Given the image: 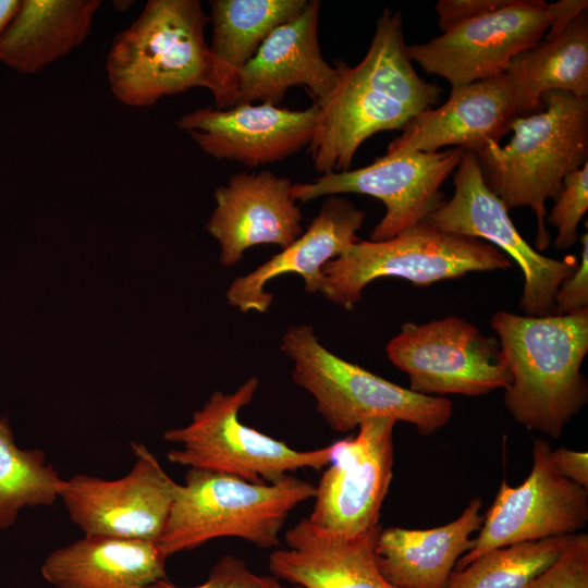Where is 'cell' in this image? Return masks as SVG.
Listing matches in <instances>:
<instances>
[{"label": "cell", "instance_id": "4316f807", "mask_svg": "<svg viewBox=\"0 0 588 588\" xmlns=\"http://www.w3.org/2000/svg\"><path fill=\"white\" fill-rule=\"evenodd\" d=\"M63 482L42 451L16 445L8 418L0 416V530L26 506L51 505Z\"/></svg>", "mask_w": 588, "mask_h": 588}, {"label": "cell", "instance_id": "3957f363", "mask_svg": "<svg viewBox=\"0 0 588 588\" xmlns=\"http://www.w3.org/2000/svg\"><path fill=\"white\" fill-rule=\"evenodd\" d=\"M541 101L540 110L512 123L507 145L491 143L476 154L486 185L505 208L535 212L539 250L550 244L547 199H554L564 177L588 162V98L552 90Z\"/></svg>", "mask_w": 588, "mask_h": 588}, {"label": "cell", "instance_id": "d6986e66", "mask_svg": "<svg viewBox=\"0 0 588 588\" xmlns=\"http://www.w3.org/2000/svg\"><path fill=\"white\" fill-rule=\"evenodd\" d=\"M321 2L307 0L305 8L275 27L240 73L234 105L278 106L289 88L304 86L321 103L340 77L338 66L323 59L318 40Z\"/></svg>", "mask_w": 588, "mask_h": 588}, {"label": "cell", "instance_id": "484cf974", "mask_svg": "<svg viewBox=\"0 0 588 588\" xmlns=\"http://www.w3.org/2000/svg\"><path fill=\"white\" fill-rule=\"evenodd\" d=\"M525 115L542 108L552 90L588 98V13H580L559 36L543 39L513 58L506 71Z\"/></svg>", "mask_w": 588, "mask_h": 588}, {"label": "cell", "instance_id": "7a4b0ae2", "mask_svg": "<svg viewBox=\"0 0 588 588\" xmlns=\"http://www.w3.org/2000/svg\"><path fill=\"white\" fill-rule=\"evenodd\" d=\"M491 326L511 375L504 404L529 430L561 437L588 401L580 368L588 352V308L543 317L497 311Z\"/></svg>", "mask_w": 588, "mask_h": 588}, {"label": "cell", "instance_id": "ba28073f", "mask_svg": "<svg viewBox=\"0 0 588 588\" xmlns=\"http://www.w3.org/2000/svg\"><path fill=\"white\" fill-rule=\"evenodd\" d=\"M258 385L259 380L253 377L233 393L215 391L188 425L167 430L163 439L182 445L169 451L168 460L254 483L274 482L298 469L320 470L329 465L333 443L298 451L240 421L241 408L253 400Z\"/></svg>", "mask_w": 588, "mask_h": 588}, {"label": "cell", "instance_id": "6da1fadb", "mask_svg": "<svg viewBox=\"0 0 588 588\" xmlns=\"http://www.w3.org/2000/svg\"><path fill=\"white\" fill-rule=\"evenodd\" d=\"M406 48L401 13L385 9L364 59L353 68L336 65L338 84L316 105L318 120L307 146L320 175L350 170L367 138L401 131L438 102L441 88L417 74Z\"/></svg>", "mask_w": 588, "mask_h": 588}, {"label": "cell", "instance_id": "1f68e13d", "mask_svg": "<svg viewBox=\"0 0 588 588\" xmlns=\"http://www.w3.org/2000/svg\"><path fill=\"white\" fill-rule=\"evenodd\" d=\"M580 262L554 295V315H567L588 308V233L580 236Z\"/></svg>", "mask_w": 588, "mask_h": 588}, {"label": "cell", "instance_id": "cb8c5ba5", "mask_svg": "<svg viewBox=\"0 0 588 588\" xmlns=\"http://www.w3.org/2000/svg\"><path fill=\"white\" fill-rule=\"evenodd\" d=\"M208 89L216 108L233 107L240 73L279 25L296 16L307 0H211Z\"/></svg>", "mask_w": 588, "mask_h": 588}, {"label": "cell", "instance_id": "5bb4252c", "mask_svg": "<svg viewBox=\"0 0 588 588\" xmlns=\"http://www.w3.org/2000/svg\"><path fill=\"white\" fill-rule=\"evenodd\" d=\"M396 421L363 422L355 437L333 442V455L316 486L308 520L315 526L355 537L379 525L393 477V430Z\"/></svg>", "mask_w": 588, "mask_h": 588}, {"label": "cell", "instance_id": "f546056e", "mask_svg": "<svg viewBox=\"0 0 588 588\" xmlns=\"http://www.w3.org/2000/svg\"><path fill=\"white\" fill-rule=\"evenodd\" d=\"M520 588H588V535H574L559 559Z\"/></svg>", "mask_w": 588, "mask_h": 588}, {"label": "cell", "instance_id": "83f0119b", "mask_svg": "<svg viewBox=\"0 0 588 588\" xmlns=\"http://www.w3.org/2000/svg\"><path fill=\"white\" fill-rule=\"evenodd\" d=\"M573 536L492 549L454 569L444 588H520L555 562Z\"/></svg>", "mask_w": 588, "mask_h": 588}, {"label": "cell", "instance_id": "ac0fdd59", "mask_svg": "<svg viewBox=\"0 0 588 588\" xmlns=\"http://www.w3.org/2000/svg\"><path fill=\"white\" fill-rule=\"evenodd\" d=\"M292 185L287 177L270 171L241 172L215 191L216 208L206 229L220 245L223 267L237 264L253 246L285 248L303 233Z\"/></svg>", "mask_w": 588, "mask_h": 588}, {"label": "cell", "instance_id": "44dd1931", "mask_svg": "<svg viewBox=\"0 0 588 588\" xmlns=\"http://www.w3.org/2000/svg\"><path fill=\"white\" fill-rule=\"evenodd\" d=\"M375 528L355 537L321 529L301 519L284 535L286 548L268 558L270 573L304 588H400L381 574L375 555Z\"/></svg>", "mask_w": 588, "mask_h": 588}, {"label": "cell", "instance_id": "9c48e42d", "mask_svg": "<svg viewBox=\"0 0 588 588\" xmlns=\"http://www.w3.org/2000/svg\"><path fill=\"white\" fill-rule=\"evenodd\" d=\"M454 187L453 196L424 222L442 232L486 240L501 249L523 272L519 308L525 316L554 315V295L560 284L576 270V259L543 256L523 238L509 210L486 185L474 151L463 150L454 171Z\"/></svg>", "mask_w": 588, "mask_h": 588}, {"label": "cell", "instance_id": "8992f818", "mask_svg": "<svg viewBox=\"0 0 588 588\" xmlns=\"http://www.w3.org/2000/svg\"><path fill=\"white\" fill-rule=\"evenodd\" d=\"M282 351L294 363V382L314 396L316 411L338 432L353 431L370 419L391 418L430 436L452 417L449 399L416 393L344 360L318 341L311 326L290 327Z\"/></svg>", "mask_w": 588, "mask_h": 588}, {"label": "cell", "instance_id": "2e32d148", "mask_svg": "<svg viewBox=\"0 0 588 588\" xmlns=\"http://www.w3.org/2000/svg\"><path fill=\"white\" fill-rule=\"evenodd\" d=\"M318 112L314 103L304 110L243 103L229 109L200 108L176 124L205 154L254 168L281 161L308 146Z\"/></svg>", "mask_w": 588, "mask_h": 588}, {"label": "cell", "instance_id": "5b68a950", "mask_svg": "<svg viewBox=\"0 0 588 588\" xmlns=\"http://www.w3.org/2000/svg\"><path fill=\"white\" fill-rule=\"evenodd\" d=\"M316 486L289 474L254 483L223 473L188 468L177 485L158 544L170 555L222 537L244 539L259 549L280 547L292 510L314 499Z\"/></svg>", "mask_w": 588, "mask_h": 588}, {"label": "cell", "instance_id": "9a60e30c", "mask_svg": "<svg viewBox=\"0 0 588 588\" xmlns=\"http://www.w3.org/2000/svg\"><path fill=\"white\" fill-rule=\"evenodd\" d=\"M546 4L542 0H512L427 42L407 46V54L427 73L445 78L452 88L498 76L514 57L542 40L549 28Z\"/></svg>", "mask_w": 588, "mask_h": 588}, {"label": "cell", "instance_id": "8fae6325", "mask_svg": "<svg viewBox=\"0 0 588 588\" xmlns=\"http://www.w3.org/2000/svg\"><path fill=\"white\" fill-rule=\"evenodd\" d=\"M461 148L441 151L389 152L356 170L331 172L310 183L292 185L295 200L348 193L375 197L385 206V215L373 228L370 241L392 238L425 219L444 203L440 187L455 171Z\"/></svg>", "mask_w": 588, "mask_h": 588}, {"label": "cell", "instance_id": "d4e9b609", "mask_svg": "<svg viewBox=\"0 0 588 588\" xmlns=\"http://www.w3.org/2000/svg\"><path fill=\"white\" fill-rule=\"evenodd\" d=\"M99 0H22L0 45V63L35 74L79 47L91 30Z\"/></svg>", "mask_w": 588, "mask_h": 588}, {"label": "cell", "instance_id": "836d02e7", "mask_svg": "<svg viewBox=\"0 0 588 588\" xmlns=\"http://www.w3.org/2000/svg\"><path fill=\"white\" fill-rule=\"evenodd\" d=\"M552 463L564 478L588 489V453L567 448L551 451Z\"/></svg>", "mask_w": 588, "mask_h": 588}, {"label": "cell", "instance_id": "ffe728a7", "mask_svg": "<svg viewBox=\"0 0 588 588\" xmlns=\"http://www.w3.org/2000/svg\"><path fill=\"white\" fill-rule=\"evenodd\" d=\"M366 213L340 195L328 196L306 231L252 272L234 279L226 291L230 305L242 313H267L272 294L264 286L274 278L294 273L304 279L305 292L322 286V267L358 242Z\"/></svg>", "mask_w": 588, "mask_h": 588}, {"label": "cell", "instance_id": "277c9868", "mask_svg": "<svg viewBox=\"0 0 588 588\" xmlns=\"http://www.w3.org/2000/svg\"><path fill=\"white\" fill-rule=\"evenodd\" d=\"M209 22L198 0H149L112 40L106 70L113 96L123 105L150 107L194 87L208 89Z\"/></svg>", "mask_w": 588, "mask_h": 588}, {"label": "cell", "instance_id": "603a6c76", "mask_svg": "<svg viewBox=\"0 0 588 588\" xmlns=\"http://www.w3.org/2000/svg\"><path fill=\"white\" fill-rule=\"evenodd\" d=\"M157 541L84 535L51 552L41 565L57 588H146L167 579Z\"/></svg>", "mask_w": 588, "mask_h": 588}, {"label": "cell", "instance_id": "e0dca14e", "mask_svg": "<svg viewBox=\"0 0 588 588\" xmlns=\"http://www.w3.org/2000/svg\"><path fill=\"white\" fill-rule=\"evenodd\" d=\"M525 112L506 73L451 88L438 108L411 120L388 146L389 152H433L448 146L477 154L499 143Z\"/></svg>", "mask_w": 588, "mask_h": 588}, {"label": "cell", "instance_id": "d590c367", "mask_svg": "<svg viewBox=\"0 0 588 588\" xmlns=\"http://www.w3.org/2000/svg\"><path fill=\"white\" fill-rule=\"evenodd\" d=\"M22 0H0V45L11 21L17 13Z\"/></svg>", "mask_w": 588, "mask_h": 588}, {"label": "cell", "instance_id": "52a82bcc", "mask_svg": "<svg viewBox=\"0 0 588 588\" xmlns=\"http://www.w3.org/2000/svg\"><path fill=\"white\" fill-rule=\"evenodd\" d=\"M511 265L506 255L482 240L442 232L421 222L385 241L359 240L351 245L322 267L320 293L351 310L363 290L379 278H402L427 286Z\"/></svg>", "mask_w": 588, "mask_h": 588}, {"label": "cell", "instance_id": "d6a6232c", "mask_svg": "<svg viewBox=\"0 0 588 588\" xmlns=\"http://www.w3.org/2000/svg\"><path fill=\"white\" fill-rule=\"evenodd\" d=\"M512 0H439L436 4L438 25L446 32L464 22L494 12Z\"/></svg>", "mask_w": 588, "mask_h": 588}, {"label": "cell", "instance_id": "7402d4cb", "mask_svg": "<svg viewBox=\"0 0 588 588\" xmlns=\"http://www.w3.org/2000/svg\"><path fill=\"white\" fill-rule=\"evenodd\" d=\"M482 500L473 498L457 518L429 529L381 528L375 546L384 578L400 588H444L456 563L473 547L483 520Z\"/></svg>", "mask_w": 588, "mask_h": 588}, {"label": "cell", "instance_id": "f1b7e54d", "mask_svg": "<svg viewBox=\"0 0 588 588\" xmlns=\"http://www.w3.org/2000/svg\"><path fill=\"white\" fill-rule=\"evenodd\" d=\"M548 223L558 230L554 246L568 249L578 240V224L588 209V162L568 173L554 198Z\"/></svg>", "mask_w": 588, "mask_h": 588}, {"label": "cell", "instance_id": "7c38bea8", "mask_svg": "<svg viewBox=\"0 0 588 588\" xmlns=\"http://www.w3.org/2000/svg\"><path fill=\"white\" fill-rule=\"evenodd\" d=\"M542 439L532 445V466L523 483L502 480L483 515L473 547L456 563L461 569L481 554L519 542L572 536L588 522V489L561 476Z\"/></svg>", "mask_w": 588, "mask_h": 588}, {"label": "cell", "instance_id": "e575fe53", "mask_svg": "<svg viewBox=\"0 0 588 588\" xmlns=\"http://www.w3.org/2000/svg\"><path fill=\"white\" fill-rule=\"evenodd\" d=\"M588 10L587 0H560L546 4L549 28L543 39L559 36L580 13Z\"/></svg>", "mask_w": 588, "mask_h": 588}, {"label": "cell", "instance_id": "4dcf8cb0", "mask_svg": "<svg viewBox=\"0 0 588 588\" xmlns=\"http://www.w3.org/2000/svg\"><path fill=\"white\" fill-rule=\"evenodd\" d=\"M146 588H304L298 585L286 586L273 575L253 572L244 560L234 555H223L211 567L205 581L196 586L182 587L158 580Z\"/></svg>", "mask_w": 588, "mask_h": 588}, {"label": "cell", "instance_id": "4fadbf2b", "mask_svg": "<svg viewBox=\"0 0 588 588\" xmlns=\"http://www.w3.org/2000/svg\"><path fill=\"white\" fill-rule=\"evenodd\" d=\"M135 462L118 479L77 474L59 498L84 535L157 541L174 500L176 483L143 443L131 444Z\"/></svg>", "mask_w": 588, "mask_h": 588}, {"label": "cell", "instance_id": "30bf717a", "mask_svg": "<svg viewBox=\"0 0 588 588\" xmlns=\"http://www.w3.org/2000/svg\"><path fill=\"white\" fill-rule=\"evenodd\" d=\"M385 351L409 390L422 395L480 396L511 383L498 339L460 317L404 323Z\"/></svg>", "mask_w": 588, "mask_h": 588}]
</instances>
